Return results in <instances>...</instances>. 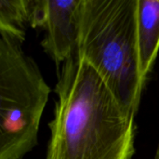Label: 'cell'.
Returning <instances> with one entry per match:
<instances>
[{
    "label": "cell",
    "mask_w": 159,
    "mask_h": 159,
    "mask_svg": "<svg viewBox=\"0 0 159 159\" xmlns=\"http://www.w3.org/2000/svg\"><path fill=\"white\" fill-rule=\"evenodd\" d=\"M80 1L27 0L29 25L45 30L41 46L57 66L76 53Z\"/></svg>",
    "instance_id": "cell-4"
},
{
    "label": "cell",
    "mask_w": 159,
    "mask_h": 159,
    "mask_svg": "<svg viewBox=\"0 0 159 159\" xmlns=\"http://www.w3.org/2000/svg\"><path fill=\"white\" fill-rule=\"evenodd\" d=\"M137 0H81L76 54L136 116L145 84L137 45Z\"/></svg>",
    "instance_id": "cell-2"
},
{
    "label": "cell",
    "mask_w": 159,
    "mask_h": 159,
    "mask_svg": "<svg viewBox=\"0 0 159 159\" xmlns=\"http://www.w3.org/2000/svg\"><path fill=\"white\" fill-rule=\"evenodd\" d=\"M45 159H132L135 116L76 53L62 63L55 87Z\"/></svg>",
    "instance_id": "cell-1"
},
{
    "label": "cell",
    "mask_w": 159,
    "mask_h": 159,
    "mask_svg": "<svg viewBox=\"0 0 159 159\" xmlns=\"http://www.w3.org/2000/svg\"><path fill=\"white\" fill-rule=\"evenodd\" d=\"M21 43L0 33V159H22L37 145L50 92Z\"/></svg>",
    "instance_id": "cell-3"
},
{
    "label": "cell",
    "mask_w": 159,
    "mask_h": 159,
    "mask_svg": "<svg viewBox=\"0 0 159 159\" xmlns=\"http://www.w3.org/2000/svg\"><path fill=\"white\" fill-rule=\"evenodd\" d=\"M154 159H159V143L158 145H157V151H156V154H155V157Z\"/></svg>",
    "instance_id": "cell-7"
},
{
    "label": "cell",
    "mask_w": 159,
    "mask_h": 159,
    "mask_svg": "<svg viewBox=\"0 0 159 159\" xmlns=\"http://www.w3.org/2000/svg\"><path fill=\"white\" fill-rule=\"evenodd\" d=\"M136 18L139 63L146 82L159 50V0H137Z\"/></svg>",
    "instance_id": "cell-5"
},
{
    "label": "cell",
    "mask_w": 159,
    "mask_h": 159,
    "mask_svg": "<svg viewBox=\"0 0 159 159\" xmlns=\"http://www.w3.org/2000/svg\"><path fill=\"white\" fill-rule=\"evenodd\" d=\"M29 24L27 0H0V33L24 41Z\"/></svg>",
    "instance_id": "cell-6"
}]
</instances>
